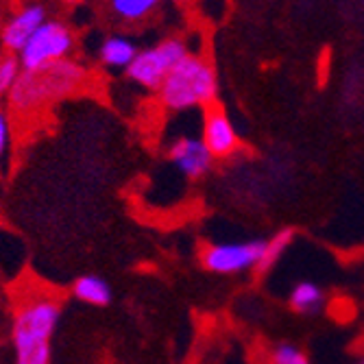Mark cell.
<instances>
[{
  "instance_id": "15",
  "label": "cell",
  "mask_w": 364,
  "mask_h": 364,
  "mask_svg": "<svg viewBox=\"0 0 364 364\" xmlns=\"http://www.w3.org/2000/svg\"><path fill=\"white\" fill-rule=\"evenodd\" d=\"M22 75V65L18 55L3 53L0 55V96H9Z\"/></svg>"
},
{
  "instance_id": "6",
  "label": "cell",
  "mask_w": 364,
  "mask_h": 364,
  "mask_svg": "<svg viewBox=\"0 0 364 364\" xmlns=\"http://www.w3.org/2000/svg\"><path fill=\"white\" fill-rule=\"evenodd\" d=\"M264 240H234V242H210L201 249V267L212 275H240L247 271H255L262 262Z\"/></svg>"
},
{
  "instance_id": "2",
  "label": "cell",
  "mask_w": 364,
  "mask_h": 364,
  "mask_svg": "<svg viewBox=\"0 0 364 364\" xmlns=\"http://www.w3.org/2000/svg\"><path fill=\"white\" fill-rule=\"evenodd\" d=\"M87 81V68L75 59H63L40 70H22L16 87L7 96L9 112L18 118L40 116L50 105L81 92Z\"/></svg>"
},
{
  "instance_id": "5",
  "label": "cell",
  "mask_w": 364,
  "mask_h": 364,
  "mask_svg": "<svg viewBox=\"0 0 364 364\" xmlns=\"http://www.w3.org/2000/svg\"><path fill=\"white\" fill-rule=\"evenodd\" d=\"M75 46L77 38L68 24L61 20H46L22 48L18 59L22 70H40L44 65L73 59L70 55L75 53Z\"/></svg>"
},
{
  "instance_id": "10",
  "label": "cell",
  "mask_w": 364,
  "mask_h": 364,
  "mask_svg": "<svg viewBox=\"0 0 364 364\" xmlns=\"http://www.w3.org/2000/svg\"><path fill=\"white\" fill-rule=\"evenodd\" d=\"M98 3L109 24L134 28L149 22L159 11L164 0H98Z\"/></svg>"
},
{
  "instance_id": "16",
  "label": "cell",
  "mask_w": 364,
  "mask_h": 364,
  "mask_svg": "<svg viewBox=\"0 0 364 364\" xmlns=\"http://www.w3.org/2000/svg\"><path fill=\"white\" fill-rule=\"evenodd\" d=\"M271 364H312V360L299 345L277 343L271 349Z\"/></svg>"
},
{
  "instance_id": "4",
  "label": "cell",
  "mask_w": 364,
  "mask_h": 364,
  "mask_svg": "<svg viewBox=\"0 0 364 364\" xmlns=\"http://www.w3.org/2000/svg\"><path fill=\"white\" fill-rule=\"evenodd\" d=\"M188 55L192 53L181 38H166L151 48H142L124 75L142 90L159 92L171 70L175 65H179Z\"/></svg>"
},
{
  "instance_id": "13",
  "label": "cell",
  "mask_w": 364,
  "mask_h": 364,
  "mask_svg": "<svg viewBox=\"0 0 364 364\" xmlns=\"http://www.w3.org/2000/svg\"><path fill=\"white\" fill-rule=\"evenodd\" d=\"M73 296L81 304L94 306V308H103L112 304V286L98 275H81L75 279L73 288H70Z\"/></svg>"
},
{
  "instance_id": "19",
  "label": "cell",
  "mask_w": 364,
  "mask_h": 364,
  "mask_svg": "<svg viewBox=\"0 0 364 364\" xmlns=\"http://www.w3.org/2000/svg\"><path fill=\"white\" fill-rule=\"evenodd\" d=\"M175 3H183V0H175Z\"/></svg>"
},
{
  "instance_id": "7",
  "label": "cell",
  "mask_w": 364,
  "mask_h": 364,
  "mask_svg": "<svg viewBox=\"0 0 364 364\" xmlns=\"http://www.w3.org/2000/svg\"><path fill=\"white\" fill-rule=\"evenodd\" d=\"M48 20V9L40 0L24 3L20 9H16L5 24L0 26V44L5 53L20 55L22 48L28 44V40L36 36V31Z\"/></svg>"
},
{
  "instance_id": "9",
  "label": "cell",
  "mask_w": 364,
  "mask_h": 364,
  "mask_svg": "<svg viewBox=\"0 0 364 364\" xmlns=\"http://www.w3.org/2000/svg\"><path fill=\"white\" fill-rule=\"evenodd\" d=\"M168 157L177 166V171L190 181H198L208 177L216 161L210 149L205 146V142L201 138H192V136L177 138L168 149Z\"/></svg>"
},
{
  "instance_id": "1",
  "label": "cell",
  "mask_w": 364,
  "mask_h": 364,
  "mask_svg": "<svg viewBox=\"0 0 364 364\" xmlns=\"http://www.w3.org/2000/svg\"><path fill=\"white\" fill-rule=\"evenodd\" d=\"M61 321V301L50 290L28 288L16 296L11 343L14 364H50V341Z\"/></svg>"
},
{
  "instance_id": "14",
  "label": "cell",
  "mask_w": 364,
  "mask_h": 364,
  "mask_svg": "<svg viewBox=\"0 0 364 364\" xmlns=\"http://www.w3.org/2000/svg\"><path fill=\"white\" fill-rule=\"evenodd\" d=\"M294 229L292 227H284L279 231H275V234L269 238V240H264V253H262V262H259V267L255 269L257 275H267L275 264L282 259V255L290 249V245L294 242Z\"/></svg>"
},
{
  "instance_id": "18",
  "label": "cell",
  "mask_w": 364,
  "mask_h": 364,
  "mask_svg": "<svg viewBox=\"0 0 364 364\" xmlns=\"http://www.w3.org/2000/svg\"><path fill=\"white\" fill-rule=\"evenodd\" d=\"M355 364H364V358H360V360H358Z\"/></svg>"
},
{
  "instance_id": "11",
  "label": "cell",
  "mask_w": 364,
  "mask_h": 364,
  "mask_svg": "<svg viewBox=\"0 0 364 364\" xmlns=\"http://www.w3.org/2000/svg\"><path fill=\"white\" fill-rule=\"evenodd\" d=\"M138 53H140V48L134 40L129 36H122V33H116V36H109L103 40L101 48H98V59H101V63L109 70L127 73V68L134 63Z\"/></svg>"
},
{
  "instance_id": "8",
  "label": "cell",
  "mask_w": 364,
  "mask_h": 364,
  "mask_svg": "<svg viewBox=\"0 0 364 364\" xmlns=\"http://www.w3.org/2000/svg\"><path fill=\"white\" fill-rule=\"evenodd\" d=\"M201 140L214 155V159H229L242 149V140L227 112L214 103L203 112V134Z\"/></svg>"
},
{
  "instance_id": "17",
  "label": "cell",
  "mask_w": 364,
  "mask_h": 364,
  "mask_svg": "<svg viewBox=\"0 0 364 364\" xmlns=\"http://www.w3.org/2000/svg\"><path fill=\"white\" fill-rule=\"evenodd\" d=\"M11 146V118L5 107H0V159L7 155Z\"/></svg>"
},
{
  "instance_id": "12",
  "label": "cell",
  "mask_w": 364,
  "mask_h": 364,
  "mask_svg": "<svg viewBox=\"0 0 364 364\" xmlns=\"http://www.w3.org/2000/svg\"><path fill=\"white\" fill-rule=\"evenodd\" d=\"M288 306L294 314L314 316L325 308V290L314 282H299L288 294Z\"/></svg>"
},
{
  "instance_id": "3",
  "label": "cell",
  "mask_w": 364,
  "mask_h": 364,
  "mask_svg": "<svg viewBox=\"0 0 364 364\" xmlns=\"http://www.w3.org/2000/svg\"><path fill=\"white\" fill-rule=\"evenodd\" d=\"M157 96L159 103L171 112L214 105L218 96V77L214 65L198 55H188L171 70Z\"/></svg>"
}]
</instances>
